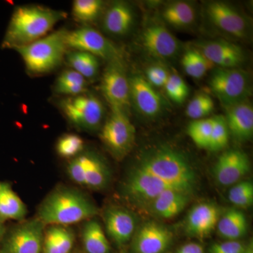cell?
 Instances as JSON below:
<instances>
[{
  "label": "cell",
  "mask_w": 253,
  "mask_h": 253,
  "mask_svg": "<svg viewBox=\"0 0 253 253\" xmlns=\"http://www.w3.org/2000/svg\"><path fill=\"white\" fill-rule=\"evenodd\" d=\"M139 170L192 194L197 176L187 158L168 146H160L144 153L134 166Z\"/></svg>",
  "instance_id": "obj_1"
},
{
  "label": "cell",
  "mask_w": 253,
  "mask_h": 253,
  "mask_svg": "<svg viewBox=\"0 0 253 253\" xmlns=\"http://www.w3.org/2000/svg\"><path fill=\"white\" fill-rule=\"evenodd\" d=\"M67 14L38 6H19L14 10L1 47L17 49L45 37Z\"/></svg>",
  "instance_id": "obj_2"
},
{
  "label": "cell",
  "mask_w": 253,
  "mask_h": 253,
  "mask_svg": "<svg viewBox=\"0 0 253 253\" xmlns=\"http://www.w3.org/2000/svg\"><path fill=\"white\" fill-rule=\"evenodd\" d=\"M96 206L76 190H54L42 203L38 214L44 224L68 226L96 215Z\"/></svg>",
  "instance_id": "obj_3"
},
{
  "label": "cell",
  "mask_w": 253,
  "mask_h": 253,
  "mask_svg": "<svg viewBox=\"0 0 253 253\" xmlns=\"http://www.w3.org/2000/svg\"><path fill=\"white\" fill-rule=\"evenodd\" d=\"M66 33V30H59L31 44L16 49L28 72L34 75L44 74L61 64L68 49Z\"/></svg>",
  "instance_id": "obj_4"
},
{
  "label": "cell",
  "mask_w": 253,
  "mask_h": 253,
  "mask_svg": "<svg viewBox=\"0 0 253 253\" xmlns=\"http://www.w3.org/2000/svg\"><path fill=\"white\" fill-rule=\"evenodd\" d=\"M209 84L224 108L246 101L251 93L249 75L237 68H217L213 71Z\"/></svg>",
  "instance_id": "obj_5"
},
{
  "label": "cell",
  "mask_w": 253,
  "mask_h": 253,
  "mask_svg": "<svg viewBox=\"0 0 253 253\" xmlns=\"http://www.w3.org/2000/svg\"><path fill=\"white\" fill-rule=\"evenodd\" d=\"M61 107L68 120L82 129L94 130L102 123L104 106L93 95L69 96L61 101Z\"/></svg>",
  "instance_id": "obj_6"
},
{
  "label": "cell",
  "mask_w": 253,
  "mask_h": 253,
  "mask_svg": "<svg viewBox=\"0 0 253 253\" xmlns=\"http://www.w3.org/2000/svg\"><path fill=\"white\" fill-rule=\"evenodd\" d=\"M100 137L115 156L122 158L132 147L135 129L126 113L112 111L101 129Z\"/></svg>",
  "instance_id": "obj_7"
},
{
  "label": "cell",
  "mask_w": 253,
  "mask_h": 253,
  "mask_svg": "<svg viewBox=\"0 0 253 253\" xmlns=\"http://www.w3.org/2000/svg\"><path fill=\"white\" fill-rule=\"evenodd\" d=\"M44 227L39 218L16 226L5 237L1 253H42Z\"/></svg>",
  "instance_id": "obj_8"
},
{
  "label": "cell",
  "mask_w": 253,
  "mask_h": 253,
  "mask_svg": "<svg viewBox=\"0 0 253 253\" xmlns=\"http://www.w3.org/2000/svg\"><path fill=\"white\" fill-rule=\"evenodd\" d=\"M66 43L68 48H71L74 51H84L110 61L120 60L117 48L101 33L92 28L83 27L67 31Z\"/></svg>",
  "instance_id": "obj_9"
},
{
  "label": "cell",
  "mask_w": 253,
  "mask_h": 253,
  "mask_svg": "<svg viewBox=\"0 0 253 253\" xmlns=\"http://www.w3.org/2000/svg\"><path fill=\"white\" fill-rule=\"evenodd\" d=\"M101 90L112 111L126 113L130 104L129 79L119 60L110 61L105 70Z\"/></svg>",
  "instance_id": "obj_10"
},
{
  "label": "cell",
  "mask_w": 253,
  "mask_h": 253,
  "mask_svg": "<svg viewBox=\"0 0 253 253\" xmlns=\"http://www.w3.org/2000/svg\"><path fill=\"white\" fill-rule=\"evenodd\" d=\"M130 101L143 116L155 118L165 107L164 100L146 78L136 75L129 78Z\"/></svg>",
  "instance_id": "obj_11"
},
{
  "label": "cell",
  "mask_w": 253,
  "mask_h": 253,
  "mask_svg": "<svg viewBox=\"0 0 253 253\" xmlns=\"http://www.w3.org/2000/svg\"><path fill=\"white\" fill-rule=\"evenodd\" d=\"M141 41L147 52L159 59H173L180 51V43L175 36L161 25H151L145 28Z\"/></svg>",
  "instance_id": "obj_12"
},
{
  "label": "cell",
  "mask_w": 253,
  "mask_h": 253,
  "mask_svg": "<svg viewBox=\"0 0 253 253\" xmlns=\"http://www.w3.org/2000/svg\"><path fill=\"white\" fill-rule=\"evenodd\" d=\"M206 11L211 22L221 31L238 38L247 35L249 26L246 18L227 3L212 1L208 4Z\"/></svg>",
  "instance_id": "obj_13"
},
{
  "label": "cell",
  "mask_w": 253,
  "mask_h": 253,
  "mask_svg": "<svg viewBox=\"0 0 253 253\" xmlns=\"http://www.w3.org/2000/svg\"><path fill=\"white\" fill-rule=\"evenodd\" d=\"M172 240V232L166 226L148 222L134 233L132 251L134 253H163Z\"/></svg>",
  "instance_id": "obj_14"
},
{
  "label": "cell",
  "mask_w": 253,
  "mask_h": 253,
  "mask_svg": "<svg viewBox=\"0 0 253 253\" xmlns=\"http://www.w3.org/2000/svg\"><path fill=\"white\" fill-rule=\"evenodd\" d=\"M249 158L246 153L232 149L218 158L214 167V174L221 185H234L249 172Z\"/></svg>",
  "instance_id": "obj_15"
},
{
  "label": "cell",
  "mask_w": 253,
  "mask_h": 253,
  "mask_svg": "<svg viewBox=\"0 0 253 253\" xmlns=\"http://www.w3.org/2000/svg\"><path fill=\"white\" fill-rule=\"evenodd\" d=\"M229 134L239 141H249L253 134V108L248 100L225 108Z\"/></svg>",
  "instance_id": "obj_16"
},
{
  "label": "cell",
  "mask_w": 253,
  "mask_h": 253,
  "mask_svg": "<svg viewBox=\"0 0 253 253\" xmlns=\"http://www.w3.org/2000/svg\"><path fill=\"white\" fill-rule=\"evenodd\" d=\"M219 217V210L216 205L211 203L197 205L191 210L186 219V231L196 237H206L217 227Z\"/></svg>",
  "instance_id": "obj_17"
},
{
  "label": "cell",
  "mask_w": 253,
  "mask_h": 253,
  "mask_svg": "<svg viewBox=\"0 0 253 253\" xmlns=\"http://www.w3.org/2000/svg\"><path fill=\"white\" fill-rule=\"evenodd\" d=\"M106 231L118 244H126L135 233V218L123 208H110L105 214Z\"/></svg>",
  "instance_id": "obj_18"
},
{
  "label": "cell",
  "mask_w": 253,
  "mask_h": 253,
  "mask_svg": "<svg viewBox=\"0 0 253 253\" xmlns=\"http://www.w3.org/2000/svg\"><path fill=\"white\" fill-rule=\"evenodd\" d=\"M191 195L177 190L164 191L151 201V212L163 219H171L184 211L189 204Z\"/></svg>",
  "instance_id": "obj_19"
},
{
  "label": "cell",
  "mask_w": 253,
  "mask_h": 253,
  "mask_svg": "<svg viewBox=\"0 0 253 253\" xmlns=\"http://www.w3.org/2000/svg\"><path fill=\"white\" fill-rule=\"evenodd\" d=\"M27 214V208L11 184L0 181V220L21 221Z\"/></svg>",
  "instance_id": "obj_20"
},
{
  "label": "cell",
  "mask_w": 253,
  "mask_h": 253,
  "mask_svg": "<svg viewBox=\"0 0 253 253\" xmlns=\"http://www.w3.org/2000/svg\"><path fill=\"white\" fill-rule=\"evenodd\" d=\"M75 237L68 226L50 225L44 231L42 253H69Z\"/></svg>",
  "instance_id": "obj_21"
},
{
  "label": "cell",
  "mask_w": 253,
  "mask_h": 253,
  "mask_svg": "<svg viewBox=\"0 0 253 253\" xmlns=\"http://www.w3.org/2000/svg\"><path fill=\"white\" fill-rule=\"evenodd\" d=\"M217 227L221 237L228 241H237L247 233V218L239 210L232 208L219 217Z\"/></svg>",
  "instance_id": "obj_22"
},
{
  "label": "cell",
  "mask_w": 253,
  "mask_h": 253,
  "mask_svg": "<svg viewBox=\"0 0 253 253\" xmlns=\"http://www.w3.org/2000/svg\"><path fill=\"white\" fill-rule=\"evenodd\" d=\"M132 22L133 14L130 8L124 3H117L106 11L104 26L111 34L121 36L130 29Z\"/></svg>",
  "instance_id": "obj_23"
},
{
  "label": "cell",
  "mask_w": 253,
  "mask_h": 253,
  "mask_svg": "<svg viewBox=\"0 0 253 253\" xmlns=\"http://www.w3.org/2000/svg\"><path fill=\"white\" fill-rule=\"evenodd\" d=\"M83 241L87 253H109L110 244L101 224L90 219L86 221L83 231Z\"/></svg>",
  "instance_id": "obj_24"
},
{
  "label": "cell",
  "mask_w": 253,
  "mask_h": 253,
  "mask_svg": "<svg viewBox=\"0 0 253 253\" xmlns=\"http://www.w3.org/2000/svg\"><path fill=\"white\" fill-rule=\"evenodd\" d=\"M196 10L190 3L176 1L168 5L163 11L165 21L175 28H186L196 20Z\"/></svg>",
  "instance_id": "obj_25"
},
{
  "label": "cell",
  "mask_w": 253,
  "mask_h": 253,
  "mask_svg": "<svg viewBox=\"0 0 253 253\" xmlns=\"http://www.w3.org/2000/svg\"><path fill=\"white\" fill-rule=\"evenodd\" d=\"M109 178V171L104 163L97 156L86 154L84 186L90 189H102L107 184Z\"/></svg>",
  "instance_id": "obj_26"
},
{
  "label": "cell",
  "mask_w": 253,
  "mask_h": 253,
  "mask_svg": "<svg viewBox=\"0 0 253 253\" xmlns=\"http://www.w3.org/2000/svg\"><path fill=\"white\" fill-rule=\"evenodd\" d=\"M85 90V78L73 69L63 71L55 84V91L60 94L74 96L84 94Z\"/></svg>",
  "instance_id": "obj_27"
},
{
  "label": "cell",
  "mask_w": 253,
  "mask_h": 253,
  "mask_svg": "<svg viewBox=\"0 0 253 253\" xmlns=\"http://www.w3.org/2000/svg\"><path fill=\"white\" fill-rule=\"evenodd\" d=\"M67 60L72 69L84 78H94L99 71L98 58L89 53L73 51L68 53Z\"/></svg>",
  "instance_id": "obj_28"
},
{
  "label": "cell",
  "mask_w": 253,
  "mask_h": 253,
  "mask_svg": "<svg viewBox=\"0 0 253 253\" xmlns=\"http://www.w3.org/2000/svg\"><path fill=\"white\" fill-rule=\"evenodd\" d=\"M200 51V50H199ZM201 51L213 65H217L224 58L243 54L239 46L226 41H211L201 46Z\"/></svg>",
  "instance_id": "obj_29"
},
{
  "label": "cell",
  "mask_w": 253,
  "mask_h": 253,
  "mask_svg": "<svg viewBox=\"0 0 253 253\" xmlns=\"http://www.w3.org/2000/svg\"><path fill=\"white\" fill-rule=\"evenodd\" d=\"M213 123L214 118H204L195 120L188 126V134L198 147L208 149Z\"/></svg>",
  "instance_id": "obj_30"
},
{
  "label": "cell",
  "mask_w": 253,
  "mask_h": 253,
  "mask_svg": "<svg viewBox=\"0 0 253 253\" xmlns=\"http://www.w3.org/2000/svg\"><path fill=\"white\" fill-rule=\"evenodd\" d=\"M214 108V101L211 96L199 94L194 96L188 104L186 114L194 121L204 119L212 112Z\"/></svg>",
  "instance_id": "obj_31"
},
{
  "label": "cell",
  "mask_w": 253,
  "mask_h": 253,
  "mask_svg": "<svg viewBox=\"0 0 253 253\" xmlns=\"http://www.w3.org/2000/svg\"><path fill=\"white\" fill-rule=\"evenodd\" d=\"M103 2L99 0H76L73 1V16L81 22H91L97 17Z\"/></svg>",
  "instance_id": "obj_32"
},
{
  "label": "cell",
  "mask_w": 253,
  "mask_h": 253,
  "mask_svg": "<svg viewBox=\"0 0 253 253\" xmlns=\"http://www.w3.org/2000/svg\"><path fill=\"white\" fill-rule=\"evenodd\" d=\"M229 201L239 208H248L253 204V184L251 181H239L229 192Z\"/></svg>",
  "instance_id": "obj_33"
},
{
  "label": "cell",
  "mask_w": 253,
  "mask_h": 253,
  "mask_svg": "<svg viewBox=\"0 0 253 253\" xmlns=\"http://www.w3.org/2000/svg\"><path fill=\"white\" fill-rule=\"evenodd\" d=\"M229 131L224 116L214 117V123L208 149L213 151H220L228 144Z\"/></svg>",
  "instance_id": "obj_34"
},
{
  "label": "cell",
  "mask_w": 253,
  "mask_h": 253,
  "mask_svg": "<svg viewBox=\"0 0 253 253\" xmlns=\"http://www.w3.org/2000/svg\"><path fill=\"white\" fill-rule=\"evenodd\" d=\"M84 141L76 134H66L60 138L56 145L59 156L63 158L76 157L83 151Z\"/></svg>",
  "instance_id": "obj_35"
},
{
  "label": "cell",
  "mask_w": 253,
  "mask_h": 253,
  "mask_svg": "<svg viewBox=\"0 0 253 253\" xmlns=\"http://www.w3.org/2000/svg\"><path fill=\"white\" fill-rule=\"evenodd\" d=\"M164 88L169 99L177 104L184 102L189 94V87L185 81L179 75L174 73L169 74Z\"/></svg>",
  "instance_id": "obj_36"
},
{
  "label": "cell",
  "mask_w": 253,
  "mask_h": 253,
  "mask_svg": "<svg viewBox=\"0 0 253 253\" xmlns=\"http://www.w3.org/2000/svg\"><path fill=\"white\" fill-rule=\"evenodd\" d=\"M86 163V154L79 155L68 165V172L75 182L84 186V174Z\"/></svg>",
  "instance_id": "obj_37"
},
{
  "label": "cell",
  "mask_w": 253,
  "mask_h": 253,
  "mask_svg": "<svg viewBox=\"0 0 253 253\" xmlns=\"http://www.w3.org/2000/svg\"><path fill=\"white\" fill-rule=\"evenodd\" d=\"M146 81L151 86L164 87L169 78V73L166 68L159 66H150L146 71Z\"/></svg>",
  "instance_id": "obj_38"
},
{
  "label": "cell",
  "mask_w": 253,
  "mask_h": 253,
  "mask_svg": "<svg viewBox=\"0 0 253 253\" xmlns=\"http://www.w3.org/2000/svg\"><path fill=\"white\" fill-rule=\"evenodd\" d=\"M246 245L239 241H227L213 244L210 253H243Z\"/></svg>",
  "instance_id": "obj_39"
},
{
  "label": "cell",
  "mask_w": 253,
  "mask_h": 253,
  "mask_svg": "<svg viewBox=\"0 0 253 253\" xmlns=\"http://www.w3.org/2000/svg\"><path fill=\"white\" fill-rule=\"evenodd\" d=\"M189 51L200 77H204L210 70L214 67V65L199 50L191 49Z\"/></svg>",
  "instance_id": "obj_40"
},
{
  "label": "cell",
  "mask_w": 253,
  "mask_h": 253,
  "mask_svg": "<svg viewBox=\"0 0 253 253\" xmlns=\"http://www.w3.org/2000/svg\"><path fill=\"white\" fill-rule=\"evenodd\" d=\"M181 65H182L186 74L189 75L191 77L196 78V79L201 78L199 72L196 69V66H195L192 57H191V54H190L189 50H188L183 56L182 59H181Z\"/></svg>",
  "instance_id": "obj_41"
},
{
  "label": "cell",
  "mask_w": 253,
  "mask_h": 253,
  "mask_svg": "<svg viewBox=\"0 0 253 253\" xmlns=\"http://www.w3.org/2000/svg\"><path fill=\"white\" fill-rule=\"evenodd\" d=\"M176 253H204V250L201 245L189 243L181 247Z\"/></svg>",
  "instance_id": "obj_42"
},
{
  "label": "cell",
  "mask_w": 253,
  "mask_h": 253,
  "mask_svg": "<svg viewBox=\"0 0 253 253\" xmlns=\"http://www.w3.org/2000/svg\"><path fill=\"white\" fill-rule=\"evenodd\" d=\"M243 253H253V244L252 241L249 244L246 245V247Z\"/></svg>",
  "instance_id": "obj_43"
},
{
  "label": "cell",
  "mask_w": 253,
  "mask_h": 253,
  "mask_svg": "<svg viewBox=\"0 0 253 253\" xmlns=\"http://www.w3.org/2000/svg\"><path fill=\"white\" fill-rule=\"evenodd\" d=\"M5 228L4 226V221L0 220V240L4 235Z\"/></svg>",
  "instance_id": "obj_44"
}]
</instances>
